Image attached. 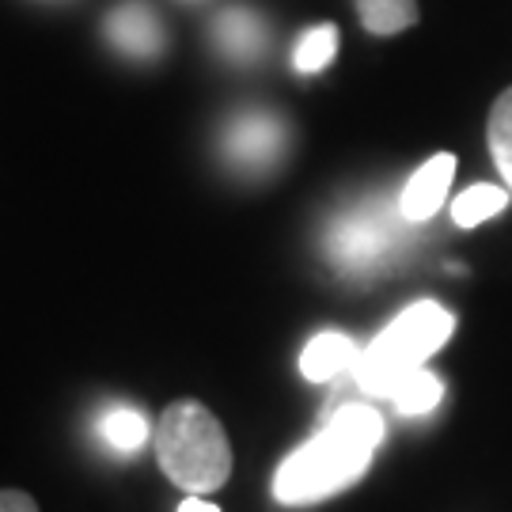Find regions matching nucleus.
<instances>
[{
    "label": "nucleus",
    "mask_w": 512,
    "mask_h": 512,
    "mask_svg": "<svg viewBox=\"0 0 512 512\" xmlns=\"http://www.w3.org/2000/svg\"><path fill=\"white\" fill-rule=\"evenodd\" d=\"M179 512H220V509L213 505V501H205V497L190 494V497L183 501V505H179Z\"/></svg>",
    "instance_id": "17"
},
{
    "label": "nucleus",
    "mask_w": 512,
    "mask_h": 512,
    "mask_svg": "<svg viewBox=\"0 0 512 512\" xmlns=\"http://www.w3.org/2000/svg\"><path fill=\"white\" fill-rule=\"evenodd\" d=\"M380 440H384L380 410L365 403H342L338 410H330L323 429L304 448H296L277 467L274 497L281 505H311L330 494H342L353 482H361Z\"/></svg>",
    "instance_id": "1"
},
{
    "label": "nucleus",
    "mask_w": 512,
    "mask_h": 512,
    "mask_svg": "<svg viewBox=\"0 0 512 512\" xmlns=\"http://www.w3.org/2000/svg\"><path fill=\"white\" fill-rule=\"evenodd\" d=\"M368 35H399L418 23V0H353Z\"/></svg>",
    "instance_id": "11"
},
{
    "label": "nucleus",
    "mask_w": 512,
    "mask_h": 512,
    "mask_svg": "<svg viewBox=\"0 0 512 512\" xmlns=\"http://www.w3.org/2000/svg\"><path fill=\"white\" fill-rule=\"evenodd\" d=\"M95 429H99V440L107 448H114V452H122V456L141 452L148 444V437H152L148 418L141 410H133V406H110L107 414L95 421Z\"/></svg>",
    "instance_id": "10"
},
{
    "label": "nucleus",
    "mask_w": 512,
    "mask_h": 512,
    "mask_svg": "<svg viewBox=\"0 0 512 512\" xmlns=\"http://www.w3.org/2000/svg\"><path fill=\"white\" fill-rule=\"evenodd\" d=\"M440 399H444V384H440V376H433L429 368L406 376L403 384L391 391V403H395V410H399L403 418H418V414L437 410Z\"/></svg>",
    "instance_id": "13"
},
{
    "label": "nucleus",
    "mask_w": 512,
    "mask_h": 512,
    "mask_svg": "<svg viewBox=\"0 0 512 512\" xmlns=\"http://www.w3.org/2000/svg\"><path fill=\"white\" fill-rule=\"evenodd\" d=\"M213 46L228 61H239V65H251L266 54L270 46V27L266 19L258 16L255 8H224L217 19H213Z\"/></svg>",
    "instance_id": "8"
},
{
    "label": "nucleus",
    "mask_w": 512,
    "mask_h": 512,
    "mask_svg": "<svg viewBox=\"0 0 512 512\" xmlns=\"http://www.w3.org/2000/svg\"><path fill=\"white\" fill-rule=\"evenodd\" d=\"M338 57V27L334 23H319L311 27L304 35L296 38V50H293V65L296 73H323L330 61Z\"/></svg>",
    "instance_id": "14"
},
{
    "label": "nucleus",
    "mask_w": 512,
    "mask_h": 512,
    "mask_svg": "<svg viewBox=\"0 0 512 512\" xmlns=\"http://www.w3.org/2000/svg\"><path fill=\"white\" fill-rule=\"evenodd\" d=\"M509 194H512L509 186H490V183L467 186L456 202H452V220H456L459 228H478L482 220L497 217L509 205Z\"/></svg>",
    "instance_id": "12"
},
{
    "label": "nucleus",
    "mask_w": 512,
    "mask_h": 512,
    "mask_svg": "<svg viewBox=\"0 0 512 512\" xmlns=\"http://www.w3.org/2000/svg\"><path fill=\"white\" fill-rule=\"evenodd\" d=\"M456 330V315L440 308L437 300H418L399 311L357 357V387L372 399H391V391L425 368V361L437 353Z\"/></svg>",
    "instance_id": "3"
},
{
    "label": "nucleus",
    "mask_w": 512,
    "mask_h": 512,
    "mask_svg": "<svg viewBox=\"0 0 512 512\" xmlns=\"http://www.w3.org/2000/svg\"><path fill=\"white\" fill-rule=\"evenodd\" d=\"M156 459L179 490L186 494H213L232 475V444L209 406L194 399L171 403L156 421Z\"/></svg>",
    "instance_id": "2"
},
{
    "label": "nucleus",
    "mask_w": 512,
    "mask_h": 512,
    "mask_svg": "<svg viewBox=\"0 0 512 512\" xmlns=\"http://www.w3.org/2000/svg\"><path fill=\"white\" fill-rule=\"evenodd\" d=\"M103 31H107L110 46L133 61H152V57L164 54V23L145 0L118 4L103 23Z\"/></svg>",
    "instance_id": "6"
},
{
    "label": "nucleus",
    "mask_w": 512,
    "mask_h": 512,
    "mask_svg": "<svg viewBox=\"0 0 512 512\" xmlns=\"http://www.w3.org/2000/svg\"><path fill=\"white\" fill-rule=\"evenodd\" d=\"M456 175V156L452 152H440L406 179L403 194H399V209L410 224H425L440 213V205L448 198V186Z\"/></svg>",
    "instance_id": "7"
},
{
    "label": "nucleus",
    "mask_w": 512,
    "mask_h": 512,
    "mask_svg": "<svg viewBox=\"0 0 512 512\" xmlns=\"http://www.w3.org/2000/svg\"><path fill=\"white\" fill-rule=\"evenodd\" d=\"M410 220L403 217L399 202H361L346 209L342 217L327 228V258L338 274L368 277L395 262L403 251Z\"/></svg>",
    "instance_id": "4"
},
{
    "label": "nucleus",
    "mask_w": 512,
    "mask_h": 512,
    "mask_svg": "<svg viewBox=\"0 0 512 512\" xmlns=\"http://www.w3.org/2000/svg\"><path fill=\"white\" fill-rule=\"evenodd\" d=\"M357 357H361V346L349 334H342V330H323L300 353V372H304V380H311V384H330L342 372H353Z\"/></svg>",
    "instance_id": "9"
},
{
    "label": "nucleus",
    "mask_w": 512,
    "mask_h": 512,
    "mask_svg": "<svg viewBox=\"0 0 512 512\" xmlns=\"http://www.w3.org/2000/svg\"><path fill=\"white\" fill-rule=\"evenodd\" d=\"M224 156L239 171H270L281 160V152L289 145V126L281 122V114L262 107H247L232 114V122L224 126Z\"/></svg>",
    "instance_id": "5"
},
{
    "label": "nucleus",
    "mask_w": 512,
    "mask_h": 512,
    "mask_svg": "<svg viewBox=\"0 0 512 512\" xmlns=\"http://www.w3.org/2000/svg\"><path fill=\"white\" fill-rule=\"evenodd\" d=\"M0 512H38V505L23 490H0Z\"/></svg>",
    "instance_id": "16"
},
{
    "label": "nucleus",
    "mask_w": 512,
    "mask_h": 512,
    "mask_svg": "<svg viewBox=\"0 0 512 512\" xmlns=\"http://www.w3.org/2000/svg\"><path fill=\"white\" fill-rule=\"evenodd\" d=\"M486 141H490V156H494L501 179H505V186L512 190V88L501 92V99H497L494 110H490Z\"/></svg>",
    "instance_id": "15"
}]
</instances>
